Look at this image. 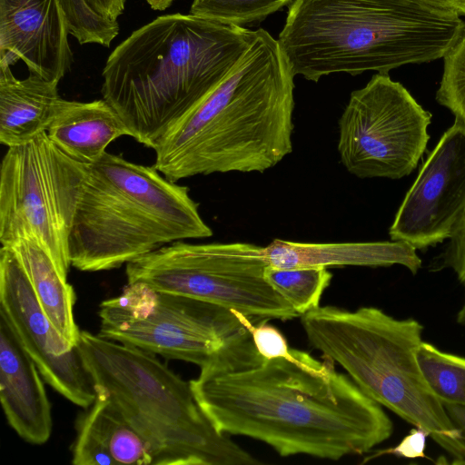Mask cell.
Returning <instances> with one entry per match:
<instances>
[{"instance_id": "4fadbf2b", "label": "cell", "mask_w": 465, "mask_h": 465, "mask_svg": "<svg viewBox=\"0 0 465 465\" xmlns=\"http://www.w3.org/2000/svg\"><path fill=\"white\" fill-rule=\"evenodd\" d=\"M465 216V122L455 118L429 153L389 229L416 250L449 240Z\"/></svg>"}, {"instance_id": "484cf974", "label": "cell", "mask_w": 465, "mask_h": 465, "mask_svg": "<svg viewBox=\"0 0 465 465\" xmlns=\"http://www.w3.org/2000/svg\"><path fill=\"white\" fill-rule=\"evenodd\" d=\"M443 269H450L464 290V300L457 312L456 322L465 326V216L448 240L443 252L430 265V271Z\"/></svg>"}, {"instance_id": "e0dca14e", "label": "cell", "mask_w": 465, "mask_h": 465, "mask_svg": "<svg viewBox=\"0 0 465 465\" xmlns=\"http://www.w3.org/2000/svg\"><path fill=\"white\" fill-rule=\"evenodd\" d=\"M268 265L275 268L401 265L412 274L422 262L416 249L402 241L364 242H299L274 239L262 247Z\"/></svg>"}, {"instance_id": "8fae6325", "label": "cell", "mask_w": 465, "mask_h": 465, "mask_svg": "<svg viewBox=\"0 0 465 465\" xmlns=\"http://www.w3.org/2000/svg\"><path fill=\"white\" fill-rule=\"evenodd\" d=\"M430 122L401 83L378 73L351 94L339 119L341 162L358 178H403L427 148Z\"/></svg>"}, {"instance_id": "7a4b0ae2", "label": "cell", "mask_w": 465, "mask_h": 465, "mask_svg": "<svg viewBox=\"0 0 465 465\" xmlns=\"http://www.w3.org/2000/svg\"><path fill=\"white\" fill-rule=\"evenodd\" d=\"M294 74L260 28L229 75L158 141L153 167L170 181L263 173L292 151Z\"/></svg>"}, {"instance_id": "ac0fdd59", "label": "cell", "mask_w": 465, "mask_h": 465, "mask_svg": "<svg viewBox=\"0 0 465 465\" xmlns=\"http://www.w3.org/2000/svg\"><path fill=\"white\" fill-rule=\"evenodd\" d=\"M46 134L61 151L85 164L101 158L115 139L130 136L119 114L104 98L92 102L60 98Z\"/></svg>"}, {"instance_id": "9a60e30c", "label": "cell", "mask_w": 465, "mask_h": 465, "mask_svg": "<svg viewBox=\"0 0 465 465\" xmlns=\"http://www.w3.org/2000/svg\"><path fill=\"white\" fill-rule=\"evenodd\" d=\"M43 380L12 324L0 312V401L10 427L33 445L45 444L52 434V408Z\"/></svg>"}, {"instance_id": "1f68e13d", "label": "cell", "mask_w": 465, "mask_h": 465, "mask_svg": "<svg viewBox=\"0 0 465 465\" xmlns=\"http://www.w3.org/2000/svg\"><path fill=\"white\" fill-rule=\"evenodd\" d=\"M153 10L163 11L171 6L175 0H145Z\"/></svg>"}, {"instance_id": "30bf717a", "label": "cell", "mask_w": 465, "mask_h": 465, "mask_svg": "<svg viewBox=\"0 0 465 465\" xmlns=\"http://www.w3.org/2000/svg\"><path fill=\"white\" fill-rule=\"evenodd\" d=\"M88 164L68 156L43 132L8 147L0 169V241L32 236L62 272L71 266L68 240Z\"/></svg>"}, {"instance_id": "f1b7e54d", "label": "cell", "mask_w": 465, "mask_h": 465, "mask_svg": "<svg viewBox=\"0 0 465 465\" xmlns=\"http://www.w3.org/2000/svg\"><path fill=\"white\" fill-rule=\"evenodd\" d=\"M99 15L117 21L125 9L127 0H85Z\"/></svg>"}, {"instance_id": "83f0119b", "label": "cell", "mask_w": 465, "mask_h": 465, "mask_svg": "<svg viewBox=\"0 0 465 465\" xmlns=\"http://www.w3.org/2000/svg\"><path fill=\"white\" fill-rule=\"evenodd\" d=\"M429 434L423 429L414 427L411 431L394 447L381 450L367 457L363 463L383 455L391 454L403 459H425L426 440Z\"/></svg>"}, {"instance_id": "4316f807", "label": "cell", "mask_w": 465, "mask_h": 465, "mask_svg": "<svg viewBox=\"0 0 465 465\" xmlns=\"http://www.w3.org/2000/svg\"><path fill=\"white\" fill-rule=\"evenodd\" d=\"M249 331L258 352L266 359L287 357L291 349L283 334L267 320L249 322Z\"/></svg>"}, {"instance_id": "4dcf8cb0", "label": "cell", "mask_w": 465, "mask_h": 465, "mask_svg": "<svg viewBox=\"0 0 465 465\" xmlns=\"http://www.w3.org/2000/svg\"><path fill=\"white\" fill-rule=\"evenodd\" d=\"M435 6L451 10L465 16V0H421Z\"/></svg>"}, {"instance_id": "7402d4cb", "label": "cell", "mask_w": 465, "mask_h": 465, "mask_svg": "<svg viewBox=\"0 0 465 465\" xmlns=\"http://www.w3.org/2000/svg\"><path fill=\"white\" fill-rule=\"evenodd\" d=\"M417 360L424 379L442 403L465 406V357L442 351L423 341Z\"/></svg>"}, {"instance_id": "9c48e42d", "label": "cell", "mask_w": 465, "mask_h": 465, "mask_svg": "<svg viewBox=\"0 0 465 465\" xmlns=\"http://www.w3.org/2000/svg\"><path fill=\"white\" fill-rule=\"evenodd\" d=\"M98 315L101 337L199 367L251 334L252 321L233 309L142 282L127 283L119 296L102 302Z\"/></svg>"}, {"instance_id": "3957f363", "label": "cell", "mask_w": 465, "mask_h": 465, "mask_svg": "<svg viewBox=\"0 0 465 465\" xmlns=\"http://www.w3.org/2000/svg\"><path fill=\"white\" fill-rule=\"evenodd\" d=\"M256 34L193 14L160 15L109 54L102 73L103 98L130 136L153 149L229 75Z\"/></svg>"}, {"instance_id": "f546056e", "label": "cell", "mask_w": 465, "mask_h": 465, "mask_svg": "<svg viewBox=\"0 0 465 465\" xmlns=\"http://www.w3.org/2000/svg\"><path fill=\"white\" fill-rule=\"evenodd\" d=\"M443 406L450 420L460 430L465 440V406L449 402H443Z\"/></svg>"}, {"instance_id": "52a82bcc", "label": "cell", "mask_w": 465, "mask_h": 465, "mask_svg": "<svg viewBox=\"0 0 465 465\" xmlns=\"http://www.w3.org/2000/svg\"><path fill=\"white\" fill-rule=\"evenodd\" d=\"M76 347L94 390L150 443L156 465L262 463L215 429L190 383L155 354L87 331Z\"/></svg>"}, {"instance_id": "5b68a950", "label": "cell", "mask_w": 465, "mask_h": 465, "mask_svg": "<svg viewBox=\"0 0 465 465\" xmlns=\"http://www.w3.org/2000/svg\"><path fill=\"white\" fill-rule=\"evenodd\" d=\"M187 186L105 152L88 164L68 240L71 266L119 268L166 244L213 235Z\"/></svg>"}, {"instance_id": "d6986e66", "label": "cell", "mask_w": 465, "mask_h": 465, "mask_svg": "<svg viewBox=\"0 0 465 465\" xmlns=\"http://www.w3.org/2000/svg\"><path fill=\"white\" fill-rule=\"evenodd\" d=\"M57 81L30 73L16 78L10 64L0 62V143L21 145L46 132L61 98Z\"/></svg>"}, {"instance_id": "7c38bea8", "label": "cell", "mask_w": 465, "mask_h": 465, "mask_svg": "<svg viewBox=\"0 0 465 465\" xmlns=\"http://www.w3.org/2000/svg\"><path fill=\"white\" fill-rule=\"evenodd\" d=\"M0 312L12 324L44 381L72 403L84 409L92 405L96 392L77 347L49 320L9 246L0 250Z\"/></svg>"}, {"instance_id": "44dd1931", "label": "cell", "mask_w": 465, "mask_h": 465, "mask_svg": "<svg viewBox=\"0 0 465 465\" xmlns=\"http://www.w3.org/2000/svg\"><path fill=\"white\" fill-rule=\"evenodd\" d=\"M264 276L269 284L302 314L319 307L332 274L325 267L275 268L268 265Z\"/></svg>"}, {"instance_id": "ffe728a7", "label": "cell", "mask_w": 465, "mask_h": 465, "mask_svg": "<svg viewBox=\"0 0 465 465\" xmlns=\"http://www.w3.org/2000/svg\"><path fill=\"white\" fill-rule=\"evenodd\" d=\"M9 247L17 255L49 320L60 334L76 347L81 331L74 313L76 295L67 276L35 237L19 238Z\"/></svg>"}, {"instance_id": "5bb4252c", "label": "cell", "mask_w": 465, "mask_h": 465, "mask_svg": "<svg viewBox=\"0 0 465 465\" xmlns=\"http://www.w3.org/2000/svg\"><path fill=\"white\" fill-rule=\"evenodd\" d=\"M61 0H0V62L22 60L29 73L60 82L73 53Z\"/></svg>"}, {"instance_id": "6da1fadb", "label": "cell", "mask_w": 465, "mask_h": 465, "mask_svg": "<svg viewBox=\"0 0 465 465\" xmlns=\"http://www.w3.org/2000/svg\"><path fill=\"white\" fill-rule=\"evenodd\" d=\"M334 363L297 349L266 359L249 334L201 366L189 383L219 432L262 441L282 457L338 460L390 439L393 423Z\"/></svg>"}, {"instance_id": "d4e9b609", "label": "cell", "mask_w": 465, "mask_h": 465, "mask_svg": "<svg viewBox=\"0 0 465 465\" xmlns=\"http://www.w3.org/2000/svg\"><path fill=\"white\" fill-rule=\"evenodd\" d=\"M436 101L465 122V28L446 51Z\"/></svg>"}, {"instance_id": "ba28073f", "label": "cell", "mask_w": 465, "mask_h": 465, "mask_svg": "<svg viewBox=\"0 0 465 465\" xmlns=\"http://www.w3.org/2000/svg\"><path fill=\"white\" fill-rule=\"evenodd\" d=\"M262 246L248 242L166 244L126 264L127 283L233 309L255 322L300 315L269 284Z\"/></svg>"}, {"instance_id": "8992f818", "label": "cell", "mask_w": 465, "mask_h": 465, "mask_svg": "<svg viewBox=\"0 0 465 465\" xmlns=\"http://www.w3.org/2000/svg\"><path fill=\"white\" fill-rule=\"evenodd\" d=\"M300 317L311 345L345 370L366 395L426 430L452 463H465V440L417 360L424 331L419 321L395 318L373 306H319Z\"/></svg>"}, {"instance_id": "cb8c5ba5", "label": "cell", "mask_w": 465, "mask_h": 465, "mask_svg": "<svg viewBox=\"0 0 465 465\" xmlns=\"http://www.w3.org/2000/svg\"><path fill=\"white\" fill-rule=\"evenodd\" d=\"M68 29L80 45L94 44L109 47L118 35V21L96 13L85 0H61Z\"/></svg>"}, {"instance_id": "277c9868", "label": "cell", "mask_w": 465, "mask_h": 465, "mask_svg": "<svg viewBox=\"0 0 465 465\" xmlns=\"http://www.w3.org/2000/svg\"><path fill=\"white\" fill-rule=\"evenodd\" d=\"M464 28L421 0H295L277 40L294 76L318 82L442 58Z\"/></svg>"}, {"instance_id": "2e32d148", "label": "cell", "mask_w": 465, "mask_h": 465, "mask_svg": "<svg viewBox=\"0 0 465 465\" xmlns=\"http://www.w3.org/2000/svg\"><path fill=\"white\" fill-rule=\"evenodd\" d=\"M95 392L94 401L76 419V436L71 448L72 463L156 465L150 443L104 392Z\"/></svg>"}, {"instance_id": "603a6c76", "label": "cell", "mask_w": 465, "mask_h": 465, "mask_svg": "<svg viewBox=\"0 0 465 465\" xmlns=\"http://www.w3.org/2000/svg\"><path fill=\"white\" fill-rule=\"evenodd\" d=\"M295 0H193L190 14L244 26L265 19Z\"/></svg>"}]
</instances>
